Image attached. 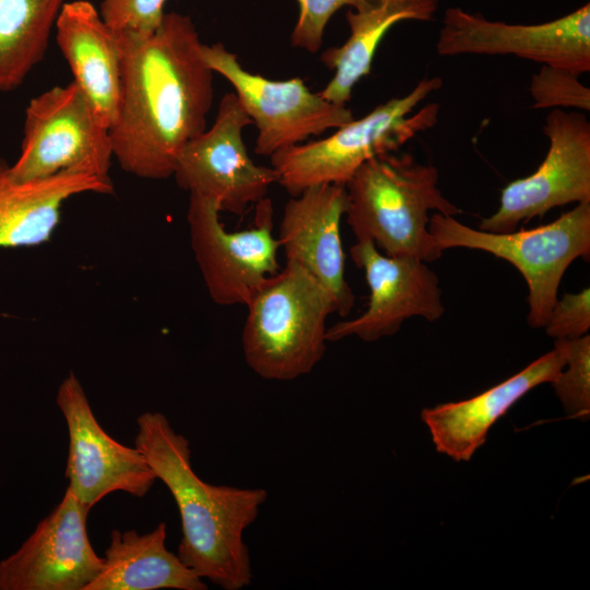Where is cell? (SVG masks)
<instances>
[{"mask_svg":"<svg viewBox=\"0 0 590 590\" xmlns=\"http://www.w3.org/2000/svg\"><path fill=\"white\" fill-rule=\"evenodd\" d=\"M116 37L122 62L119 111L109 129L114 158L139 178L167 179L184 146L206 129L214 72L188 15L165 13L148 37Z\"/></svg>","mask_w":590,"mask_h":590,"instance_id":"1","label":"cell"},{"mask_svg":"<svg viewBox=\"0 0 590 590\" xmlns=\"http://www.w3.org/2000/svg\"><path fill=\"white\" fill-rule=\"evenodd\" d=\"M137 426L135 447L179 510L178 557L224 590L249 586L252 569L244 533L267 500L266 489L213 485L200 479L192 469L188 439L160 412L142 413Z\"/></svg>","mask_w":590,"mask_h":590,"instance_id":"2","label":"cell"},{"mask_svg":"<svg viewBox=\"0 0 590 590\" xmlns=\"http://www.w3.org/2000/svg\"><path fill=\"white\" fill-rule=\"evenodd\" d=\"M345 215L357 240H371L390 257L424 262L441 257L428 232V212L456 216L461 210L438 188V170L410 154H380L345 184Z\"/></svg>","mask_w":590,"mask_h":590,"instance_id":"3","label":"cell"},{"mask_svg":"<svg viewBox=\"0 0 590 590\" xmlns=\"http://www.w3.org/2000/svg\"><path fill=\"white\" fill-rule=\"evenodd\" d=\"M241 347L249 368L268 380L288 381L321 361L327 319L337 314L330 292L300 266L286 262L246 305Z\"/></svg>","mask_w":590,"mask_h":590,"instance_id":"4","label":"cell"},{"mask_svg":"<svg viewBox=\"0 0 590 590\" xmlns=\"http://www.w3.org/2000/svg\"><path fill=\"white\" fill-rule=\"evenodd\" d=\"M441 85L439 76L424 78L406 95L376 106L331 135L274 153L270 160L278 184L292 197L315 186L345 185L365 162L398 151L437 123L438 104L429 103L417 111L414 108Z\"/></svg>","mask_w":590,"mask_h":590,"instance_id":"5","label":"cell"},{"mask_svg":"<svg viewBox=\"0 0 590 590\" xmlns=\"http://www.w3.org/2000/svg\"><path fill=\"white\" fill-rule=\"evenodd\" d=\"M428 232L438 248L463 247L489 252L514 264L529 287L528 323L544 327L570 263L590 256V202L578 203L557 220L531 229L491 233L435 212Z\"/></svg>","mask_w":590,"mask_h":590,"instance_id":"6","label":"cell"},{"mask_svg":"<svg viewBox=\"0 0 590 590\" xmlns=\"http://www.w3.org/2000/svg\"><path fill=\"white\" fill-rule=\"evenodd\" d=\"M109 128L72 81L33 97L26 109L21 152L11 176L17 181L82 173L111 179Z\"/></svg>","mask_w":590,"mask_h":590,"instance_id":"7","label":"cell"},{"mask_svg":"<svg viewBox=\"0 0 590 590\" xmlns=\"http://www.w3.org/2000/svg\"><path fill=\"white\" fill-rule=\"evenodd\" d=\"M219 205L190 193L187 222L191 248L212 300L221 306H246L266 280L280 269V243L273 234V204L256 203L253 224L228 232Z\"/></svg>","mask_w":590,"mask_h":590,"instance_id":"8","label":"cell"},{"mask_svg":"<svg viewBox=\"0 0 590 590\" xmlns=\"http://www.w3.org/2000/svg\"><path fill=\"white\" fill-rule=\"evenodd\" d=\"M201 54L210 69L231 83L257 127L258 155L270 157L354 119L346 105L312 93L300 78L274 81L247 71L222 43L202 44Z\"/></svg>","mask_w":590,"mask_h":590,"instance_id":"9","label":"cell"},{"mask_svg":"<svg viewBox=\"0 0 590 590\" xmlns=\"http://www.w3.org/2000/svg\"><path fill=\"white\" fill-rule=\"evenodd\" d=\"M253 121L237 95L220 101L213 125L190 140L179 153L174 178L189 193L214 201L221 212L241 214L267 197L278 184L275 169L256 164L243 140Z\"/></svg>","mask_w":590,"mask_h":590,"instance_id":"10","label":"cell"},{"mask_svg":"<svg viewBox=\"0 0 590 590\" xmlns=\"http://www.w3.org/2000/svg\"><path fill=\"white\" fill-rule=\"evenodd\" d=\"M436 51L445 57L511 55L580 75L590 70V4L539 24L491 21L451 7L444 12Z\"/></svg>","mask_w":590,"mask_h":590,"instance_id":"11","label":"cell"},{"mask_svg":"<svg viewBox=\"0 0 590 590\" xmlns=\"http://www.w3.org/2000/svg\"><path fill=\"white\" fill-rule=\"evenodd\" d=\"M543 132L548 150L538 169L509 182L497 211L480 222V229L510 233L527 222L568 203L590 202V122L580 111L552 109Z\"/></svg>","mask_w":590,"mask_h":590,"instance_id":"12","label":"cell"},{"mask_svg":"<svg viewBox=\"0 0 590 590\" xmlns=\"http://www.w3.org/2000/svg\"><path fill=\"white\" fill-rule=\"evenodd\" d=\"M56 402L69 433L64 475L74 496L90 509L114 492L144 497L157 480L155 473L139 448L120 444L103 429L74 373L59 385Z\"/></svg>","mask_w":590,"mask_h":590,"instance_id":"13","label":"cell"},{"mask_svg":"<svg viewBox=\"0 0 590 590\" xmlns=\"http://www.w3.org/2000/svg\"><path fill=\"white\" fill-rule=\"evenodd\" d=\"M90 510L67 487L21 547L0 562V590H85L105 564L88 540Z\"/></svg>","mask_w":590,"mask_h":590,"instance_id":"14","label":"cell"},{"mask_svg":"<svg viewBox=\"0 0 590 590\" xmlns=\"http://www.w3.org/2000/svg\"><path fill=\"white\" fill-rule=\"evenodd\" d=\"M350 253L365 273L370 291L368 305L357 318L328 328L327 341L357 337L373 342L398 332L408 318L436 321L442 316L439 281L426 262L387 256L368 239L357 240Z\"/></svg>","mask_w":590,"mask_h":590,"instance_id":"15","label":"cell"},{"mask_svg":"<svg viewBox=\"0 0 590 590\" xmlns=\"http://www.w3.org/2000/svg\"><path fill=\"white\" fill-rule=\"evenodd\" d=\"M346 209L345 185L310 187L286 202L278 236L286 262L317 279L332 295L341 317L350 314L355 300L344 274L341 220Z\"/></svg>","mask_w":590,"mask_h":590,"instance_id":"16","label":"cell"},{"mask_svg":"<svg viewBox=\"0 0 590 590\" xmlns=\"http://www.w3.org/2000/svg\"><path fill=\"white\" fill-rule=\"evenodd\" d=\"M562 340L518 374L464 401L422 411L438 452L456 461H468L482 446L492 425L534 387L552 382L565 367Z\"/></svg>","mask_w":590,"mask_h":590,"instance_id":"17","label":"cell"},{"mask_svg":"<svg viewBox=\"0 0 590 590\" xmlns=\"http://www.w3.org/2000/svg\"><path fill=\"white\" fill-rule=\"evenodd\" d=\"M56 42L74 82L109 129L120 105L122 54L116 35L87 0L64 2L56 24Z\"/></svg>","mask_w":590,"mask_h":590,"instance_id":"18","label":"cell"},{"mask_svg":"<svg viewBox=\"0 0 590 590\" xmlns=\"http://www.w3.org/2000/svg\"><path fill=\"white\" fill-rule=\"evenodd\" d=\"M113 191L111 179L82 173L17 181L0 156V248L33 247L49 241L67 200L82 193Z\"/></svg>","mask_w":590,"mask_h":590,"instance_id":"19","label":"cell"},{"mask_svg":"<svg viewBox=\"0 0 590 590\" xmlns=\"http://www.w3.org/2000/svg\"><path fill=\"white\" fill-rule=\"evenodd\" d=\"M438 0H362L346 13L350 36L321 54L320 60L334 71L318 92L324 99L346 105L354 85L371 70L377 48L387 32L402 21H432Z\"/></svg>","mask_w":590,"mask_h":590,"instance_id":"20","label":"cell"},{"mask_svg":"<svg viewBox=\"0 0 590 590\" xmlns=\"http://www.w3.org/2000/svg\"><path fill=\"white\" fill-rule=\"evenodd\" d=\"M166 523L140 534L113 530L104 568L85 590H205L203 579L166 547Z\"/></svg>","mask_w":590,"mask_h":590,"instance_id":"21","label":"cell"},{"mask_svg":"<svg viewBox=\"0 0 590 590\" xmlns=\"http://www.w3.org/2000/svg\"><path fill=\"white\" fill-rule=\"evenodd\" d=\"M66 0H0V93L17 88L48 48Z\"/></svg>","mask_w":590,"mask_h":590,"instance_id":"22","label":"cell"},{"mask_svg":"<svg viewBox=\"0 0 590 590\" xmlns=\"http://www.w3.org/2000/svg\"><path fill=\"white\" fill-rule=\"evenodd\" d=\"M562 341L567 369L551 384L567 414L585 421L590 414V337Z\"/></svg>","mask_w":590,"mask_h":590,"instance_id":"23","label":"cell"},{"mask_svg":"<svg viewBox=\"0 0 590 590\" xmlns=\"http://www.w3.org/2000/svg\"><path fill=\"white\" fill-rule=\"evenodd\" d=\"M530 95L534 109L574 108L590 110V90L579 75L563 68L541 66L531 76Z\"/></svg>","mask_w":590,"mask_h":590,"instance_id":"24","label":"cell"},{"mask_svg":"<svg viewBox=\"0 0 590 590\" xmlns=\"http://www.w3.org/2000/svg\"><path fill=\"white\" fill-rule=\"evenodd\" d=\"M166 0H102L99 15L116 36L148 37L161 25Z\"/></svg>","mask_w":590,"mask_h":590,"instance_id":"25","label":"cell"},{"mask_svg":"<svg viewBox=\"0 0 590 590\" xmlns=\"http://www.w3.org/2000/svg\"><path fill=\"white\" fill-rule=\"evenodd\" d=\"M299 14L292 32L291 42L296 48L315 54L323 42L326 25L341 8H355L362 0H296Z\"/></svg>","mask_w":590,"mask_h":590,"instance_id":"26","label":"cell"},{"mask_svg":"<svg viewBox=\"0 0 590 590\" xmlns=\"http://www.w3.org/2000/svg\"><path fill=\"white\" fill-rule=\"evenodd\" d=\"M544 328L547 335L556 340H573L585 335L590 328V288L557 298Z\"/></svg>","mask_w":590,"mask_h":590,"instance_id":"27","label":"cell"}]
</instances>
